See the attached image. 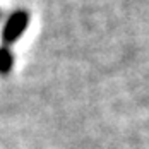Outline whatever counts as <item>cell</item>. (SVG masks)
<instances>
[{"label":"cell","mask_w":149,"mask_h":149,"mask_svg":"<svg viewBox=\"0 0 149 149\" xmlns=\"http://www.w3.org/2000/svg\"><path fill=\"white\" fill-rule=\"evenodd\" d=\"M28 26H29V14L26 10H22V9L14 10L12 14L9 15L7 22L3 24V29H2V41H3V45L10 46L12 43H15L22 36V33L28 29Z\"/></svg>","instance_id":"6da1fadb"},{"label":"cell","mask_w":149,"mask_h":149,"mask_svg":"<svg viewBox=\"0 0 149 149\" xmlns=\"http://www.w3.org/2000/svg\"><path fill=\"white\" fill-rule=\"evenodd\" d=\"M14 67V53L7 45L0 46V74H9Z\"/></svg>","instance_id":"7a4b0ae2"}]
</instances>
